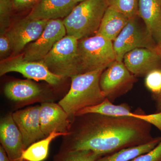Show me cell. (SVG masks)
I'll use <instances>...</instances> for the list:
<instances>
[{
	"mask_svg": "<svg viewBox=\"0 0 161 161\" xmlns=\"http://www.w3.org/2000/svg\"><path fill=\"white\" fill-rule=\"evenodd\" d=\"M49 20H32L26 17L12 25L6 35L11 43L12 54H19L27 44L41 36Z\"/></svg>",
	"mask_w": 161,
	"mask_h": 161,
	"instance_id": "30bf717a",
	"label": "cell"
},
{
	"mask_svg": "<svg viewBox=\"0 0 161 161\" xmlns=\"http://www.w3.org/2000/svg\"><path fill=\"white\" fill-rule=\"evenodd\" d=\"M124 64L136 77H143L153 70L161 69V52L147 48H138L124 56Z\"/></svg>",
	"mask_w": 161,
	"mask_h": 161,
	"instance_id": "8fae6325",
	"label": "cell"
},
{
	"mask_svg": "<svg viewBox=\"0 0 161 161\" xmlns=\"http://www.w3.org/2000/svg\"><path fill=\"white\" fill-rule=\"evenodd\" d=\"M130 19L121 13L108 6L96 34L103 36L113 42L127 25Z\"/></svg>",
	"mask_w": 161,
	"mask_h": 161,
	"instance_id": "e0dca14e",
	"label": "cell"
},
{
	"mask_svg": "<svg viewBox=\"0 0 161 161\" xmlns=\"http://www.w3.org/2000/svg\"><path fill=\"white\" fill-rule=\"evenodd\" d=\"M152 125L140 119L90 113L76 116L60 151L91 150L102 156L144 145L156 138Z\"/></svg>",
	"mask_w": 161,
	"mask_h": 161,
	"instance_id": "6da1fadb",
	"label": "cell"
},
{
	"mask_svg": "<svg viewBox=\"0 0 161 161\" xmlns=\"http://www.w3.org/2000/svg\"><path fill=\"white\" fill-rule=\"evenodd\" d=\"M101 157L91 150L60 151L54 157L53 161H96Z\"/></svg>",
	"mask_w": 161,
	"mask_h": 161,
	"instance_id": "44dd1931",
	"label": "cell"
},
{
	"mask_svg": "<svg viewBox=\"0 0 161 161\" xmlns=\"http://www.w3.org/2000/svg\"><path fill=\"white\" fill-rule=\"evenodd\" d=\"M74 1L77 3H81V2H84V1H87V0H74Z\"/></svg>",
	"mask_w": 161,
	"mask_h": 161,
	"instance_id": "4dcf8cb0",
	"label": "cell"
},
{
	"mask_svg": "<svg viewBox=\"0 0 161 161\" xmlns=\"http://www.w3.org/2000/svg\"><path fill=\"white\" fill-rule=\"evenodd\" d=\"M67 133L54 132L43 139L31 145L24 150L22 156V161H43L47 158L49 146L52 141L58 136H65Z\"/></svg>",
	"mask_w": 161,
	"mask_h": 161,
	"instance_id": "d6986e66",
	"label": "cell"
},
{
	"mask_svg": "<svg viewBox=\"0 0 161 161\" xmlns=\"http://www.w3.org/2000/svg\"><path fill=\"white\" fill-rule=\"evenodd\" d=\"M40 119L41 130L46 137L54 132H68L71 126L72 121L59 104H41Z\"/></svg>",
	"mask_w": 161,
	"mask_h": 161,
	"instance_id": "4fadbf2b",
	"label": "cell"
},
{
	"mask_svg": "<svg viewBox=\"0 0 161 161\" xmlns=\"http://www.w3.org/2000/svg\"><path fill=\"white\" fill-rule=\"evenodd\" d=\"M105 69L79 74L71 78V85L69 92L58 104L72 122L78 111L99 104L106 98L99 85L101 75Z\"/></svg>",
	"mask_w": 161,
	"mask_h": 161,
	"instance_id": "7a4b0ae2",
	"label": "cell"
},
{
	"mask_svg": "<svg viewBox=\"0 0 161 161\" xmlns=\"http://www.w3.org/2000/svg\"><path fill=\"white\" fill-rule=\"evenodd\" d=\"M40 106L36 105L12 114L14 120L22 134L26 149L37 141L46 137L40 127Z\"/></svg>",
	"mask_w": 161,
	"mask_h": 161,
	"instance_id": "7c38bea8",
	"label": "cell"
},
{
	"mask_svg": "<svg viewBox=\"0 0 161 161\" xmlns=\"http://www.w3.org/2000/svg\"><path fill=\"white\" fill-rule=\"evenodd\" d=\"M161 141V136L156 137L153 141L148 143L126 148L112 154L103 156L96 161H130L139 156L149 152Z\"/></svg>",
	"mask_w": 161,
	"mask_h": 161,
	"instance_id": "ffe728a7",
	"label": "cell"
},
{
	"mask_svg": "<svg viewBox=\"0 0 161 161\" xmlns=\"http://www.w3.org/2000/svg\"><path fill=\"white\" fill-rule=\"evenodd\" d=\"M78 51L81 74L106 69L116 60L113 42L98 34L78 40Z\"/></svg>",
	"mask_w": 161,
	"mask_h": 161,
	"instance_id": "277c9868",
	"label": "cell"
},
{
	"mask_svg": "<svg viewBox=\"0 0 161 161\" xmlns=\"http://www.w3.org/2000/svg\"><path fill=\"white\" fill-rule=\"evenodd\" d=\"M12 54L11 43L6 34L0 35V58L1 60L9 58Z\"/></svg>",
	"mask_w": 161,
	"mask_h": 161,
	"instance_id": "484cf974",
	"label": "cell"
},
{
	"mask_svg": "<svg viewBox=\"0 0 161 161\" xmlns=\"http://www.w3.org/2000/svg\"><path fill=\"white\" fill-rule=\"evenodd\" d=\"M42 90L37 85L29 80L10 81L4 88V93L7 98L17 102L27 101L37 98Z\"/></svg>",
	"mask_w": 161,
	"mask_h": 161,
	"instance_id": "ac0fdd59",
	"label": "cell"
},
{
	"mask_svg": "<svg viewBox=\"0 0 161 161\" xmlns=\"http://www.w3.org/2000/svg\"><path fill=\"white\" fill-rule=\"evenodd\" d=\"M145 85L154 97L161 93V69H155L146 76Z\"/></svg>",
	"mask_w": 161,
	"mask_h": 161,
	"instance_id": "cb8c5ba5",
	"label": "cell"
},
{
	"mask_svg": "<svg viewBox=\"0 0 161 161\" xmlns=\"http://www.w3.org/2000/svg\"><path fill=\"white\" fill-rule=\"evenodd\" d=\"M108 7L106 0H87L78 3L62 20L67 35L80 40L96 35Z\"/></svg>",
	"mask_w": 161,
	"mask_h": 161,
	"instance_id": "3957f363",
	"label": "cell"
},
{
	"mask_svg": "<svg viewBox=\"0 0 161 161\" xmlns=\"http://www.w3.org/2000/svg\"><path fill=\"white\" fill-rule=\"evenodd\" d=\"M108 6L131 19L138 15L139 0H106Z\"/></svg>",
	"mask_w": 161,
	"mask_h": 161,
	"instance_id": "7402d4cb",
	"label": "cell"
},
{
	"mask_svg": "<svg viewBox=\"0 0 161 161\" xmlns=\"http://www.w3.org/2000/svg\"><path fill=\"white\" fill-rule=\"evenodd\" d=\"M113 46L116 60L120 61H123L127 53L136 48H147L161 52L138 15L130 19L118 37L113 41Z\"/></svg>",
	"mask_w": 161,
	"mask_h": 161,
	"instance_id": "8992f818",
	"label": "cell"
},
{
	"mask_svg": "<svg viewBox=\"0 0 161 161\" xmlns=\"http://www.w3.org/2000/svg\"><path fill=\"white\" fill-rule=\"evenodd\" d=\"M10 72H17L28 79L43 80L52 85L59 84L62 79L50 71L42 61L26 60L23 58V54L1 60V76Z\"/></svg>",
	"mask_w": 161,
	"mask_h": 161,
	"instance_id": "ba28073f",
	"label": "cell"
},
{
	"mask_svg": "<svg viewBox=\"0 0 161 161\" xmlns=\"http://www.w3.org/2000/svg\"><path fill=\"white\" fill-rule=\"evenodd\" d=\"M136 118L145 121L154 126L161 132V112L149 115L139 113L136 116Z\"/></svg>",
	"mask_w": 161,
	"mask_h": 161,
	"instance_id": "4316f807",
	"label": "cell"
},
{
	"mask_svg": "<svg viewBox=\"0 0 161 161\" xmlns=\"http://www.w3.org/2000/svg\"><path fill=\"white\" fill-rule=\"evenodd\" d=\"M66 35L62 20H49L41 36L26 46L23 54V58L29 61H41Z\"/></svg>",
	"mask_w": 161,
	"mask_h": 161,
	"instance_id": "9c48e42d",
	"label": "cell"
},
{
	"mask_svg": "<svg viewBox=\"0 0 161 161\" xmlns=\"http://www.w3.org/2000/svg\"><path fill=\"white\" fill-rule=\"evenodd\" d=\"M130 161H161V141L149 152Z\"/></svg>",
	"mask_w": 161,
	"mask_h": 161,
	"instance_id": "d4e9b609",
	"label": "cell"
},
{
	"mask_svg": "<svg viewBox=\"0 0 161 161\" xmlns=\"http://www.w3.org/2000/svg\"><path fill=\"white\" fill-rule=\"evenodd\" d=\"M77 4L74 0H40L26 17L32 20L64 19Z\"/></svg>",
	"mask_w": 161,
	"mask_h": 161,
	"instance_id": "9a60e30c",
	"label": "cell"
},
{
	"mask_svg": "<svg viewBox=\"0 0 161 161\" xmlns=\"http://www.w3.org/2000/svg\"><path fill=\"white\" fill-rule=\"evenodd\" d=\"M136 80L123 61L116 60L102 73L99 85L105 97L112 103L131 90Z\"/></svg>",
	"mask_w": 161,
	"mask_h": 161,
	"instance_id": "52a82bcc",
	"label": "cell"
},
{
	"mask_svg": "<svg viewBox=\"0 0 161 161\" xmlns=\"http://www.w3.org/2000/svg\"><path fill=\"white\" fill-rule=\"evenodd\" d=\"M13 9L10 0H0V35L6 34L11 26Z\"/></svg>",
	"mask_w": 161,
	"mask_h": 161,
	"instance_id": "603a6c76",
	"label": "cell"
},
{
	"mask_svg": "<svg viewBox=\"0 0 161 161\" xmlns=\"http://www.w3.org/2000/svg\"><path fill=\"white\" fill-rule=\"evenodd\" d=\"M156 100V107L157 112H161V93L159 95L155 96Z\"/></svg>",
	"mask_w": 161,
	"mask_h": 161,
	"instance_id": "f546056e",
	"label": "cell"
},
{
	"mask_svg": "<svg viewBox=\"0 0 161 161\" xmlns=\"http://www.w3.org/2000/svg\"><path fill=\"white\" fill-rule=\"evenodd\" d=\"M0 161H12L2 146H0Z\"/></svg>",
	"mask_w": 161,
	"mask_h": 161,
	"instance_id": "f1b7e54d",
	"label": "cell"
},
{
	"mask_svg": "<svg viewBox=\"0 0 161 161\" xmlns=\"http://www.w3.org/2000/svg\"><path fill=\"white\" fill-rule=\"evenodd\" d=\"M0 142L12 161H22V155L26 148L22 134L14 120L12 114L1 119Z\"/></svg>",
	"mask_w": 161,
	"mask_h": 161,
	"instance_id": "5bb4252c",
	"label": "cell"
},
{
	"mask_svg": "<svg viewBox=\"0 0 161 161\" xmlns=\"http://www.w3.org/2000/svg\"><path fill=\"white\" fill-rule=\"evenodd\" d=\"M14 9L19 11L31 9L40 0H10Z\"/></svg>",
	"mask_w": 161,
	"mask_h": 161,
	"instance_id": "83f0119b",
	"label": "cell"
},
{
	"mask_svg": "<svg viewBox=\"0 0 161 161\" xmlns=\"http://www.w3.org/2000/svg\"><path fill=\"white\" fill-rule=\"evenodd\" d=\"M138 15L160 48L161 0H139Z\"/></svg>",
	"mask_w": 161,
	"mask_h": 161,
	"instance_id": "2e32d148",
	"label": "cell"
},
{
	"mask_svg": "<svg viewBox=\"0 0 161 161\" xmlns=\"http://www.w3.org/2000/svg\"><path fill=\"white\" fill-rule=\"evenodd\" d=\"M78 41L74 37L66 35L41 61L50 71L62 79L81 74L78 60Z\"/></svg>",
	"mask_w": 161,
	"mask_h": 161,
	"instance_id": "5b68a950",
	"label": "cell"
},
{
	"mask_svg": "<svg viewBox=\"0 0 161 161\" xmlns=\"http://www.w3.org/2000/svg\"><path fill=\"white\" fill-rule=\"evenodd\" d=\"M160 49H161V46L160 47Z\"/></svg>",
	"mask_w": 161,
	"mask_h": 161,
	"instance_id": "1f68e13d",
	"label": "cell"
}]
</instances>
